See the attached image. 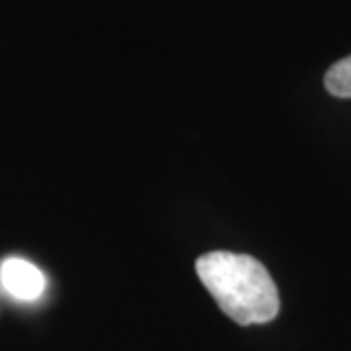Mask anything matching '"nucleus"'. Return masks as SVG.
<instances>
[{"instance_id":"7ed1b4c3","label":"nucleus","mask_w":351,"mask_h":351,"mask_svg":"<svg viewBox=\"0 0 351 351\" xmlns=\"http://www.w3.org/2000/svg\"><path fill=\"white\" fill-rule=\"evenodd\" d=\"M324 87L335 98H351V55L328 69L324 75Z\"/></svg>"},{"instance_id":"f03ea898","label":"nucleus","mask_w":351,"mask_h":351,"mask_svg":"<svg viewBox=\"0 0 351 351\" xmlns=\"http://www.w3.org/2000/svg\"><path fill=\"white\" fill-rule=\"evenodd\" d=\"M0 285L14 299L34 301L44 294L46 278L44 271L25 258H5L0 265Z\"/></svg>"},{"instance_id":"f257e3e1","label":"nucleus","mask_w":351,"mask_h":351,"mask_svg":"<svg viewBox=\"0 0 351 351\" xmlns=\"http://www.w3.org/2000/svg\"><path fill=\"white\" fill-rule=\"evenodd\" d=\"M196 274L217 306L240 326L267 324L278 315L276 283L256 258L233 251H210L196 261Z\"/></svg>"}]
</instances>
